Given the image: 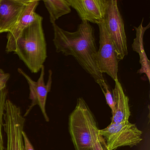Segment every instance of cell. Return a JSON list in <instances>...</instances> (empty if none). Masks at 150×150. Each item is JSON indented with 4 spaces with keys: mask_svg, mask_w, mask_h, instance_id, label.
<instances>
[{
    "mask_svg": "<svg viewBox=\"0 0 150 150\" xmlns=\"http://www.w3.org/2000/svg\"><path fill=\"white\" fill-rule=\"evenodd\" d=\"M81 21L98 25L106 17L110 0H68Z\"/></svg>",
    "mask_w": 150,
    "mask_h": 150,
    "instance_id": "cell-9",
    "label": "cell"
},
{
    "mask_svg": "<svg viewBox=\"0 0 150 150\" xmlns=\"http://www.w3.org/2000/svg\"><path fill=\"white\" fill-rule=\"evenodd\" d=\"M105 21L117 57L119 61L123 60L128 55V45L124 23L117 0H110Z\"/></svg>",
    "mask_w": 150,
    "mask_h": 150,
    "instance_id": "cell-5",
    "label": "cell"
},
{
    "mask_svg": "<svg viewBox=\"0 0 150 150\" xmlns=\"http://www.w3.org/2000/svg\"><path fill=\"white\" fill-rule=\"evenodd\" d=\"M90 127L93 140L92 148L90 150H108L104 138L99 134V129L94 116L90 120Z\"/></svg>",
    "mask_w": 150,
    "mask_h": 150,
    "instance_id": "cell-15",
    "label": "cell"
},
{
    "mask_svg": "<svg viewBox=\"0 0 150 150\" xmlns=\"http://www.w3.org/2000/svg\"><path fill=\"white\" fill-rule=\"evenodd\" d=\"M43 19L40 16L25 29L16 41L14 52L33 73L41 71L47 57Z\"/></svg>",
    "mask_w": 150,
    "mask_h": 150,
    "instance_id": "cell-2",
    "label": "cell"
},
{
    "mask_svg": "<svg viewBox=\"0 0 150 150\" xmlns=\"http://www.w3.org/2000/svg\"><path fill=\"white\" fill-rule=\"evenodd\" d=\"M43 2L49 12L52 24L56 23L60 17L71 12L68 0H44Z\"/></svg>",
    "mask_w": 150,
    "mask_h": 150,
    "instance_id": "cell-14",
    "label": "cell"
},
{
    "mask_svg": "<svg viewBox=\"0 0 150 150\" xmlns=\"http://www.w3.org/2000/svg\"><path fill=\"white\" fill-rule=\"evenodd\" d=\"M114 99V110L110 123H121L129 122L130 116L129 99L124 92L118 80L115 81V88L112 90Z\"/></svg>",
    "mask_w": 150,
    "mask_h": 150,
    "instance_id": "cell-12",
    "label": "cell"
},
{
    "mask_svg": "<svg viewBox=\"0 0 150 150\" xmlns=\"http://www.w3.org/2000/svg\"><path fill=\"white\" fill-rule=\"evenodd\" d=\"M39 4V1L30 0L13 28L8 32L6 46L7 53L14 52L16 41L23 30L40 16L35 12Z\"/></svg>",
    "mask_w": 150,
    "mask_h": 150,
    "instance_id": "cell-11",
    "label": "cell"
},
{
    "mask_svg": "<svg viewBox=\"0 0 150 150\" xmlns=\"http://www.w3.org/2000/svg\"><path fill=\"white\" fill-rule=\"evenodd\" d=\"M30 0H0V34L9 32Z\"/></svg>",
    "mask_w": 150,
    "mask_h": 150,
    "instance_id": "cell-10",
    "label": "cell"
},
{
    "mask_svg": "<svg viewBox=\"0 0 150 150\" xmlns=\"http://www.w3.org/2000/svg\"><path fill=\"white\" fill-rule=\"evenodd\" d=\"M93 116L84 99L79 98L69 119V131L75 150H90L92 148L90 122Z\"/></svg>",
    "mask_w": 150,
    "mask_h": 150,
    "instance_id": "cell-3",
    "label": "cell"
},
{
    "mask_svg": "<svg viewBox=\"0 0 150 150\" xmlns=\"http://www.w3.org/2000/svg\"><path fill=\"white\" fill-rule=\"evenodd\" d=\"M41 74L38 80L35 81L26 73L22 69L18 68V72L27 80L30 88L29 99L31 100V103L23 116L28 115L32 109L35 105H38L41 109L42 114L47 122L50 121V118L46 113L45 106L48 93L50 91L52 84V72L49 71V78L47 84L45 83V66L41 68Z\"/></svg>",
    "mask_w": 150,
    "mask_h": 150,
    "instance_id": "cell-8",
    "label": "cell"
},
{
    "mask_svg": "<svg viewBox=\"0 0 150 150\" xmlns=\"http://www.w3.org/2000/svg\"><path fill=\"white\" fill-rule=\"evenodd\" d=\"M99 86L100 87L101 89H102L103 93L105 96L107 104L108 105L110 108L111 109V112H113L114 108V99H113V97L111 94V92L110 90L108 85L107 84V82L104 80Z\"/></svg>",
    "mask_w": 150,
    "mask_h": 150,
    "instance_id": "cell-16",
    "label": "cell"
},
{
    "mask_svg": "<svg viewBox=\"0 0 150 150\" xmlns=\"http://www.w3.org/2000/svg\"><path fill=\"white\" fill-rule=\"evenodd\" d=\"M22 134L25 150H35L33 145L32 144L30 140L29 139L26 132L23 131V132Z\"/></svg>",
    "mask_w": 150,
    "mask_h": 150,
    "instance_id": "cell-18",
    "label": "cell"
},
{
    "mask_svg": "<svg viewBox=\"0 0 150 150\" xmlns=\"http://www.w3.org/2000/svg\"><path fill=\"white\" fill-rule=\"evenodd\" d=\"M99 48L96 57V64L101 73L106 74L114 81L117 80L119 60L109 36L105 20L98 24Z\"/></svg>",
    "mask_w": 150,
    "mask_h": 150,
    "instance_id": "cell-7",
    "label": "cell"
},
{
    "mask_svg": "<svg viewBox=\"0 0 150 150\" xmlns=\"http://www.w3.org/2000/svg\"><path fill=\"white\" fill-rule=\"evenodd\" d=\"M9 78V74L5 73L2 69H0V92L6 88V83Z\"/></svg>",
    "mask_w": 150,
    "mask_h": 150,
    "instance_id": "cell-17",
    "label": "cell"
},
{
    "mask_svg": "<svg viewBox=\"0 0 150 150\" xmlns=\"http://www.w3.org/2000/svg\"><path fill=\"white\" fill-rule=\"evenodd\" d=\"M99 134L106 139L108 150H115L124 146L137 145L142 140V132L135 124L128 122L110 123L103 129H99Z\"/></svg>",
    "mask_w": 150,
    "mask_h": 150,
    "instance_id": "cell-4",
    "label": "cell"
},
{
    "mask_svg": "<svg viewBox=\"0 0 150 150\" xmlns=\"http://www.w3.org/2000/svg\"><path fill=\"white\" fill-rule=\"evenodd\" d=\"M56 52L73 57L82 69L100 85L104 80L96 64L97 47L95 29L89 23L81 21L77 30L70 32L52 23Z\"/></svg>",
    "mask_w": 150,
    "mask_h": 150,
    "instance_id": "cell-1",
    "label": "cell"
},
{
    "mask_svg": "<svg viewBox=\"0 0 150 150\" xmlns=\"http://www.w3.org/2000/svg\"><path fill=\"white\" fill-rule=\"evenodd\" d=\"M144 18L142 19L140 25L138 27H134L136 30V38L134 39L132 48L134 51L139 55V64L141 68L137 71L140 74H145L147 77L148 81H150V61L147 58L144 50V35L146 31L150 28V23L145 27L143 25Z\"/></svg>",
    "mask_w": 150,
    "mask_h": 150,
    "instance_id": "cell-13",
    "label": "cell"
},
{
    "mask_svg": "<svg viewBox=\"0 0 150 150\" xmlns=\"http://www.w3.org/2000/svg\"><path fill=\"white\" fill-rule=\"evenodd\" d=\"M4 120L7 137L6 150H25L22 133L26 119L21 108L9 100L6 101Z\"/></svg>",
    "mask_w": 150,
    "mask_h": 150,
    "instance_id": "cell-6",
    "label": "cell"
}]
</instances>
